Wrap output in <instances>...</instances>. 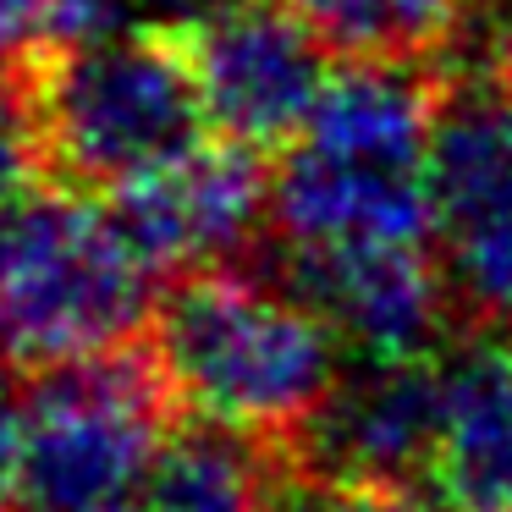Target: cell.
<instances>
[{
	"instance_id": "6da1fadb",
	"label": "cell",
	"mask_w": 512,
	"mask_h": 512,
	"mask_svg": "<svg viewBox=\"0 0 512 512\" xmlns=\"http://www.w3.org/2000/svg\"><path fill=\"white\" fill-rule=\"evenodd\" d=\"M430 61H342L270 182L281 243H424L435 232Z\"/></svg>"
},
{
	"instance_id": "7a4b0ae2",
	"label": "cell",
	"mask_w": 512,
	"mask_h": 512,
	"mask_svg": "<svg viewBox=\"0 0 512 512\" xmlns=\"http://www.w3.org/2000/svg\"><path fill=\"white\" fill-rule=\"evenodd\" d=\"M149 347L182 413L281 452L342 380V342L331 325L243 265L166 281Z\"/></svg>"
},
{
	"instance_id": "3957f363",
	"label": "cell",
	"mask_w": 512,
	"mask_h": 512,
	"mask_svg": "<svg viewBox=\"0 0 512 512\" xmlns=\"http://www.w3.org/2000/svg\"><path fill=\"white\" fill-rule=\"evenodd\" d=\"M39 182L111 199L210 144L188 50L166 28H105L23 56Z\"/></svg>"
},
{
	"instance_id": "277c9868",
	"label": "cell",
	"mask_w": 512,
	"mask_h": 512,
	"mask_svg": "<svg viewBox=\"0 0 512 512\" xmlns=\"http://www.w3.org/2000/svg\"><path fill=\"white\" fill-rule=\"evenodd\" d=\"M177 413L149 342L28 369L12 512H144Z\"/></svg>"
},
{
	"instance_id": "5b68a950",
	"label": "cell",
	"mask_w": 512,
	"mask_h": 512,
	"mask_svg": "<svg viewBox=\"0 0 512 512\" xmlns=\"http://www.w3.org/2000/svg\"><path fill=\"white\" fill-rule=\"evenodd\" d=\"M155 281L105 199L28 188L0 259V342L23 369L127 347L155 320Z\"/></svg>"
},
{
	"instance_id": "8992f818",
	"label": "cell",
	"mask_w": 512,
	"mask_h": 512,
	"mask_svg": "<svg viewBox=\"0 0 512 512\" xmlns=\"http://www.w3.org/2000/svg\"><path fill=\"white\" fill-rule=\"evenodd\" d=\"M177 39L204 94L210 133L259 155L298 144L336 72L331 45L298 12V0H243L177 28Z\"/></svg>"
},
{
	"instance_id": "52a82bcc",
	"label": "cell",
	"mask_w": 512,
	"mask_h": 512,
	"mask_svg": "<svg viewBox=\"0 0 512 512\" xmlns=\"http://www.w3.org/2000/svg\"><path fill=\"white\" fill-rule=\"evenodd\" d=\"M270 281L287 287L358 358H430L457 314L452 276L424 243H281Z\"/></svg>"
},
{
	"instance_id": "ba28073f",
	"label": "cell",
	"mask_w": 512,
	"mask_h": 512,
	"mask_svg": "<svg viewBox=\"0 0 512 512\" xmlns=\"http://www.w3.org/2000/svg\"><path fill=\"white\" fill-rule=\"evenodd\" d=\"M441 441V358H364L287 446L292 468L336 490H430Z\"/></svg>"
},
{
	"instance_id": "9c48e42d",
	"label": "cell",
	"mask_w": 512,
	"mask_h": 512,
	"mask_svg": "<svg viewBox=\"0 0 512 512\" xmlns=\"http://www.w3.org/2000/svg\"><path fill=\"white\" fill-rule=\"evenodd\" d=\"M270 182L259 149L210 138L188 160L111 193V215L127 243L155 265V276H199V270H237L259 248L270 226Z\"/></svg>"
},
{
	"instance_id": "30bf717a",
	"label": "cell",
	"mask_w": 512,
	"mask_h": 512,
	"mask_svg": "<svg viewBox=\"0 0 512 512\" xmlns=\"http://www.w3.org/2000/svg\"><path fill=\"white\" fill-rule=\"evenodd\" d=\"M430 193L435 221L452 237L512 221V61L501 50L441 72Z\"/></svg>"
},
{
	"instance_id": "8fae6325",
	"label": "cell",
	"mask_w": 512,
	"mask_h": 512,
	"mask_svg": "<svg viewBox=\"0 0 512 512\" xmlns=\"http://www.w3.org/2000/svg\"><path fill=\"white\" fill-rule=\"evenodd\" d=\"M441 512H512V342L474 336L441 358V441L430 463Z\"/></svg>"
},
{
	"instance_id": "7c38bea8",
	"label": "cell",
	"mask_w": 512,
	"mask_h": 512,
	"mask_svg": "<svg viewBox=\"0 0 512 512\" xmlns=\"http://www.w3.org/2000/svg\"><path fill=\"white\" fill-rule=\"evenodd\" d=\"M287 452L221 424H188L160 457L144 512H281Z\"/></svg>"
},
{
	"instance_id": "4fadbf2b",
	"label": "cell",
	"mask_w": 512,
	"mask_h": 512,
	"mask_svg": "<svg viewBox=\"0 0 512 512\" xmlns=\"http://www.w3.org/2000/svg\"><path fill=\"white\" fill-rule=\"evenodd\" d=\"M468 6L474 0H298V12L347 61H430V67L463 56Z\"/></svg>"
},
{
	"instance_id": "5bb4252c",
	"label": "cell",
	"mask_w": 512,
	"mask_h": 512,
	"mask_svg": "<svg viewBox=\"0 0 512 512\" xmlns=\"http://www.w3.org/2000/svg\"><path fill=\"white\" fill-rule=\"evenodd\" d=\"M457 314H474L490 331H507L512 342V221H490L452 237L446 254Z\"/></svg>"
},
{
	"instance_id": "9a60e30c",
	"label": "cell",
	"mask_w": 512,
	"mask_h": 512,
	"mask_svg": "<svg viewBox=\"0 0 512 512\" xmlns=\"http://www.w3.org/2000/svg\"><path fill=\"white\" fill-rule=\"evenodd\" d=\"M28 182H39V160L23 94V61H0V199L28 193Z\"/></svg>"
},
{
	"instance_id": "2e32d148",
	"label": "cell",
	"mask_w": 512,
	"mask_h": 512,
	"mask_svg": "<svg viewBox=\"0 0 512 512\" xmlns=\"http://www.w3.org/2000/svg\"><path fill=\"white\" fill-rule=\"evenodd\" d=\"M281 512H435V507H424L413 490H336V485H314V479L298 474L292 457H287Z\"/></svg>"
},
{
	"instance_id": "e0dca14e",
	"label": "cell",
	"mask_w": 512,
	"mask_h": 512,
	"mask_svg": "<svg viewBox=\"0 0 512 512\" xmlns=\"http://www.w3.org/2000/svg\"><path fill=\"white\" fill-rule=\"evenodd\" d=\"M17 358L0 342V512H12L17 485V446H23V375Z\"/></svg>"
},
{
	"instance_id": "ac0fdd59",
	"label": "cell",
	"mask_w": 512,
	"mask_h": 512,
	"mask_svg": "<svg viewBox=\"0 0 512 512\" xmlns=\"http://www.w3.org/2000/svg\"><path fill=\"white\" fill-rule=\"evenodd\" d=\"M45 45H56L45 0H0V61H23Z\"/></svg>"
},
{
	"instance_id": "d6986e66",
	"label": "cell",
	"mask_w": 512,
	"mask_h": 512,
	"mask_svg": "<svg viewBox=\"0 0 512 512\" xmlns=\"http://www.w3.org/2000/svg\"><path fill=\"white\" fill-rule=\"evenodd\" d=\"M50 6V39H89L105 28H122L116 17L127 12V0H45Z\"/></svg>"
},
{
	"instance_id": "ffe728a7",
	"label": "cell",
	"mask_w": 512,
	"mask_h": 512,
	"mask_svg": "<svg viewBox=\"0 0 512 512\" xmlns=\"http://www.w3.org/2000/svg\"><path fill=\"white\" fill-rule=\"evenodd\" d=\"M226 6H243V0H127V12H133L138 23H144V28H166V34L204 23V17L226 12Z\"/></svg>"
}]
</instances>
